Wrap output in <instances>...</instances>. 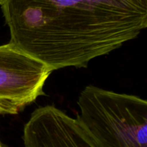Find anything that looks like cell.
Masks as SVG:
<instances>
[{
	"instance_id": "1",
	"label": "cell",
	"mask_w": 147,
	"mask_h": 147,
	"mask_svg": "<svg viewBox=\"0 0 147 147\" xmlns=\"http://www.w3.org/2000/svg\"><path fill=\"white\" fill-rule=\"evenodd\" d=\"M10 42L53 70L88 63L147 27V0H6Z\"/></svg>"
},
{
	"instance_id": "2",
	"label": "cell",
	"mask_w": 147,
	"mask_h": 147,
	"mask_svg": "<svg viewBox=\"0 0 147 147\" xmlns=\"http://www.w3.org/2000/svg\"><path fill=\"white\" fill-rule=\"evenodd\" d=\"M77 119L100 147H147V101L88 86L79 96Z\"/></svg>"
},
{
	"instance_id": "3",
	"label": "cell",
	"mask_w": 147,
	"mask_h": 147,
	"mask_svg": "<svg viewBox=\"0 0 147 147\" xmlns=\"http://www.w3.org/2000/svg\"><path fill=\"white\" fill-rule=\"evenodd\" d=\"M53 71L10 42L0 46V114H18L45 95Z\"/></svg>"
},
{
	"instance_id": "4",
	"label": "cell",
	"mask_w": 147,
	"mask_h": 147,
	"mask_svg": "<svg viewBox=\"0 0 147 147\" xmlns=\"http://www.w3.org/2000/svg\"><path fill=\"white\" fill-rule=\"evenodd\" d=\"M24 147H100L78 120L53 106L32 112L23 131Z\"/></svg>"
},
{
	"instance_id": "5",
	"label": "cell",
	"mask_w": 147,
	"mask_h": 147,
	"mask_svg": "<svg viewBox=\"0 0 147 147\" xmlns=\"http://www.w3.org/2000/svg\"><path fill=\"white\" fill-rule=\"evenodd\" d=\"M6 0H0V5H2L3 4H4V1H5Z\"/></svg>"
},
{
	"instance_id": "6",
	"label": "cell",
	"mask_w": 147,
	"mask_h": 147,
	"mask_svg": "<svg viewBox=\"0 0 147 147\" xmlns=\"http://www.w3.org/2000/svg\"><path fill=\"white\" fill-rule=\"evenodd\" d=\"M0 147H3L2 146H1V143H0Z\"/></svg>"
}]
</instances>
